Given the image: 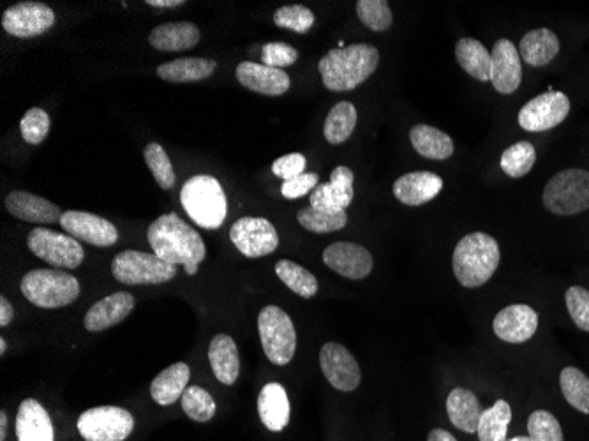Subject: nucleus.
I'll return each instance as SVG.
<instances>
[{
	"mask_svg": "<svg viewBox=\"0 0 589 441\" xmlns=\"http://www.w3.org/2000/svg\"><path fill=\"white\" fill-rule=\"evenodd\" d=\"M306 156H302L299 152L293 154H286V156L279 157L272 163V173L279 177V179L290 180L302 175L306 170Z\"/></svg>",
	"mask_w": 589,
	"mask_h": 441,
	"instance_id": "nucleus-49",
	"label": "nucleus"
},
{
	"mask_svg": "<svg viewBox=\"0 0 589 441\" xmlns=\"http://www.w3.org/2000/svg\"><path fill=\"white\" fill-rule=\"evenodd\" d=\"M16 438L18 441H53V424L43 404L36 399H25L16 415Z\"/></svg>",
	"mask_w": 589,
	"mask_h": 441,
	"instance_id": "nucleus-24",
	"label": "nucleus"
},
{
	"mask_svg": "<svg viewBox=\"0 0 589 441\" xmlns=\"http://www.w3.org/2000/svg\"><path fill=\"white\" fill-rule=\"evenodd\" d=\"M27 246L39 260L50 263L55 269H78L85 258L78 240L46 228H34L27 237Z\"/></svg>",
	"mask_w": 589,
	"mask_h": 441,
	"instance_id": "nucleus-10",
	"label": "nucleus"
},
{
	"mask_svg": "<svg viewBox=\"0 0 589 441\" xmlns=\"http://www.w3.org/2000/svg\"><path fill=\"white\" fill-rule=\"evenodd\" d=\"M323 263L339 276L357 281L373 272L374 260L364 246L353 242H336L323 251Z\"/></svg>",
	"mask_w": 589,
	"mask_h": 441,
	"instance_id": "nucleus-16",
	"label": "nucleus"
},
{
	"mask_svg": "<svg viewBox=\"0 0 589 441\" xmlns=\"http://www.w3.org/2000/svg\"><path fill=\"white\" fill-rule=\"evenodd\" d=\"M380 64L378 48L367 43L334 48L318 64L323 85L332 92H348L367 82Z\"/></svg>",
	"mask_w": 589,
	"mask_h": 441,
	"instance_id": "nucleus-2",
	"label": "nucleus"
},
{
	"mask_svg": "<svg viewBox=\"0 0 589 441\" xmlns=\"http://www.w3.org/2000/svg\"><path fill=\"white\" fill-rule=\"evenodd\" d=\"M299 59V52L288 43H267L261 48V60L265 66L283 69L293 66Z\"/></svg>",
	"mask_w": 589,
	"mask_h": 441,
	"instance_id": "nucleus-47",
	"label": "nucleus"
},
{
	"mask_svg": "<svg viewBox=\"0 0 589 441\" xmlns=\"http://www.w3.org/2000/svg\"><path fill=\"white\" fill-rule=\"evenodd\" d=\"M508 441H531V438L530 436H515V438H512V440Z\"/></svg>",
	"mask_w": 589,
	"mask_h": 441,
	"instance_id": "nucleus-55",
	"label": "nucleus"
},
{
	"mask_svg": "<svg viewBox=\"0 0 589 441\" xmlns=\"http://www.w3.org/2000/svg\"><path fill=\"white\" fill-rule=\"evenodd\" d=\"M145 163L149 166L150 173L154 175L161 189H172L177 182V175L173 170L172 161L166 154V150L159 143H149L143 150Z\"/></svg>",
	"mask_w": 589,
	"mask_h": 441,
	"instance_id": "nucleus-41",
	"label": "nucleus"
},
{
	"mask_svg": "<svg viewBox=\"0 0 589 441\" xmlns=\"http://www.w3.org/2000/svg\"><path fill=\"white\" fill-rule=\"evenodd\" d=\"M258 413L263 426L274 433H281L290 424V399L281 383H269L261 389Z\"/></svg>",
	"mask_w": 589,
	"mask_h": 441,
	"instance_id": "nucleus-25",
	"label": "nucleus"
},
{
	"mask_svg": "<svg viewBox=\"0 0 589 441\" xmlns=\"http://www.w3.org/2000/svg\"><path fill=\"white\" fill-rule=\"evenodd\" d=\"M80 292L78 279L64 270H30L22 279L23 297L43 309L69 306L80 297Z\"/></svg>",
	"mask_w": 589,
	"mask_h": 441,
	"instance_id": "nucleus-5",
	"label": "nucleus"
},
{
	"mask_svg": "<svg viewBox=\"0 0 589 441\" xmlns=\"http://www.w3.org/2000/svg\"><path fill=\"white\" fill-rule=\"evenodd\" d=\"M15 318V309L6 297L0 299V327H8Z\"/></svg>",
	"mask_w": 589,
	"mask_h": 441,
	"instance_id": "nucleus-50",
	"label": "nucleus"
},
{
	"mask_svg": "<svg viewBox=\"0 0 589 441\" xmlns=\"http://www.w3.org/2000/svg\"><path fill=\"white\" fill-rule=\"evenodd\" d=\"M443 179L433 172H411L394 182V196L410 207H420L440 195Z\"/></svg>",
	"mask_w": 589,
	"mask_h": 441,
	"instance_id": "nucleus-23",
	"label": "nucleus"
},
{
	"mask_svg": "<svg viewBox=\"0 0 589 441\" xmlns=\"http://www.w3.org/2000/svg\"><path fill=\"white\" fill-rule=\"evenodd\" d=\"M512 420V408L505 399H498L496 403L484 410L478 420L477 434L480 441H508V424Z\"/></svg>",
	"mask_w": 589,
	"mask_h": 441,
	"instance_id": "nucleus-35",
	"label": "nucleus"
},
{
	"mask_svg": "<svg viewBox=\"0 0 589 441\" xmlns=\"http://www.w3.org/2000/svg\"><path fill=\"white\" fill-rule=\"evenodd\" d=\"M209 360L217 380L223 385H233L240 373V359L237 344L226 334H217L210 341Z\"/></svg>",
	"mask_w": 589,
	"mask_h": 441,
	"instance_id": "nucleus-27",
	"label": "nucleus"
},
{
	"mask_svg": "<svg viewBox=\"0 0 589 441\" xmlns=\"http://www.w3.org/2000/svg\"><path fill=\"white\" fill-rule=\"evenodd\" d=\"M217 69L216 60L202 57H186V59L170 60L157 68V76L165 82L191 83L202 82L214 75Z\"/></svg>",
	"mask_w": 589,
	"mask_h": 441,
	"instance_id": "nucleus-28",
	"label": "nucleus"
},
{
	"mask_svg": "<svg viewBox=\"0 0 589 441\" xmlns=\"http://www.w3.org/2000/svg\"><path fill=\"white\" fill-rule=\"evenodd\" d=\"M455 59L471 78H475L478 82H491V75H493L491 52L477 39H459L455 45Z\"/></svg>",
	"mask_w": 589,
	"mask_h": 441,
	"instance_id": "nucleus-30",
	"label": "nucleus"
},
{
	"mask_svg": "<svg viewBox=\"0 0 589 441\" xmlns=\"http://www.w3.org/2000/svg\"><path fill=\"white\" fill-rule=\"evenodd\" d=\"M493 60V82L494 89L498 90L503 96L514 94L519 89L522 82V64L519 59V50L515 48L512 41L508 39H498L491 52Z\"/></svg>",
	"mask_w": 589,
	"mask_h": 441,
	"instance_id": "nucleus-19",
	"label": "nucleus"
},
{
	"mask_svg": "<svg viewBox=\"0 0 589 441\" xmlns=\"http://www.w3.org/2000/svg\"><path fill=\"white\" fill-rule=\"evenodd\" d=\"M321 371L327 382L341 392H353L362 382L357 360L343 344H323L320 352Z\"/></svg>",
	"mask_w": 589,
	"mask_h": 441,
	"instance_id": "nucleus-14",
	"label": "nucleus"
},
{
	"mask_svg": "<svg viewBox=\"0 0 589 441\" xmlns=\"http://www.w3.org/2000/svg\"><path fill=\"white\" fill-rule=\"evenodd\" d=\"M500 244L487 233L475 232L466 235L455 246L454 274L464 288L485 285L500 265Z\"/></svg>",
	"mask_w": 589,
	"mask_h": 441,
	"instance_id": "nucleus-3",
	"label": "nucleus"
},
{
	"mask_svg": "<svg viewBox=\"0 0 589 441\" xmlns=\"http://www.w3.org/2000/svg\"><path fill=\"white\" fill-rule=\"evenodd\" d=\"M200 41V29L193 22L163 23L149 34V43L159 52H184Z\"/></svg>",
	"mask_w": 589,
	"mask_h": 441,
	"instance_id": "nucleus-26",
	"label": "nucleus"
},
{
	"mask_svg": "<svg viewBox=\"0 0 589 441\" xmlns=\"http://www.w3.org/2000/svg\"><path fill=\"white\" fill-rule=\"evenodd\" d=\"M494 334L501 341L510 344H522L530 341L538 329V314L533 307L526 304H514V306L501 309L496 314L493 323Z\"/></svg>",
	"mask_w": 589,
	"mask_h": 441,
	"instance_id": "nucleus-17",
	"label": "nucleus"
},
{
	"mask_svg": "<svg viewBox=\"0 0 589 441\" xmlns=\"http://www.w3.org/2000/svg\"><path fill=\"white\" fill-rule=\"evenodd\" d=\"M537 163V150L530 142H517L501 154V170L512 179H521Z\"/></svg>",
	"mask_w": 589,
	"mask_h": 441,
	"instance_id": "nucleus-38",
	"label": "nucleus"
},
{
	"mask_svg": "<svg viewBox=\"0 0 589 441\" xmlns=\"http://www.w3.org/2000/svg\"><path fill=\"white\" fill-rule=\"evenodd\" d=\"M6 210L16 219H22L27 223H38V225H55L60 223L59 207L55 203L48 202L38 195H30L25 191H13L6 196Z\"/></svg>",
	"mask_w": 589,
	"mask_h": 441,
	"instance_id": "nucleus-22",
	"label": "nucleus"
},
{
	"mask_svg": "<svg viewBox=\"0 0 589 441\" xmlns=\"http://www.w3.org/2000/svg\"><path fill=\"white\" fill-rule=\"evenodd\" d=\"M570 113V99L558 90H549L531 99L519 112V126L530 133H544L560 126Z\"/></svg>",
	"mask_w": 589,
	"mask_h": 441,
	"instance_id": "nucleus-11",
	"label": "nucleus"
},
{
	"mask_svg": "<svg viewBox=\"0 0 589 441\" xmlns=\"http://www.w3.org/2000/svg\"><path fill=\"white\" fill-rule=\"evenodd\" d=\"M60 226L73 239L87 242L90 246L110 247L119 240L117 228L108 219L89 212L69 210L60 217Z\"/></svg>",
	"mask_w": 589,
	"mask_h": 441,
	"instance_id": "nucleus-15",
	"label": "nucleus"
},
{
	"mask_svg": "<svg viewBox=\"0 0 589 441\" xmlns=\"http://www.w3.org/2000/svg\"><path fill=\"white\" fill-rule=\"evenodd\" d=\"M447 413L448 419L457 429L473 434L477 433L478 420L484 410L471 390L459 387L448 394Z\"/></svg>",
	"mask_w": 589,
	"mask_h": 441,
	"instance_id": "nucleus-29",
	"label": "nucleus"
},
{
	"mask_svg": "<svg viewBox=\"0 0 589 441\" xmlns=\"http://www.w3.org/2000/svg\"><path fill=\"white\" fill-rule=\"evenodd\" d=\"M135 309V297L131 293L117 292L99 300L85 314V329L103 332L124 322Z\"/></svg>",
	"mask_w": 589,
	"mask_h": 441,
	"instance_id": "nucleus-21",
	"label": "nucleus"
},
{
	"mask_svg": "<svg viewBox=\"0 0 589 441\" xmlns=\"http://www.w3.org/2000/svg\"><path fill=\"white\" fill-rule=\"evenodd\" d=\"M57 22L50 6L41 2H20L4 11L2 27L9 36L20 39L38 38Z\"/></svg>",
	"mask_w": 589,
	"mask_h": 441,
	"instance_id": "nucleus-13",
	"label": "nucleus"
},
{
	"mask_svg": "<svg viewBox=\"0 0 589 441\" xmlns=\"http://www.w3.org/2000/svg\"><path fill=\"white\" fill-rule=\"evenodd\" d=\"M112 274L122 285H163L177 276V267L154 253L129 249L113 258Z\"/></svg>",
	"mask_w": 589,
	"mask_h": 441,
	"instance_id": "nucleus-8",
	"label": "nucleus"
},
{
	"mask_svg": "<svg viewBox=\"0 0 589 441\" xmlns=\"http://www.w3.org/2000/svg\"><path fill=\"white\" fill-rule=\"evenodd\" d=\"M563 396L575 410L589 415V378L577 367H565L560 374Z\"/></svg>",
	"mask_w": 589,
	"mask_h": 441,
	"instance_id": "nucleus-37",
	"label": "nucleus"
},
{
	"mask_svg": "<svg viewBox=\"0 0 589 441\" xmlns=\"http://www.w3.org/2000/svg\"><path fill=\"white\" fill-rule=\"evenodd\" d=\"M560 48V39L552 30L535 29L522 38L519 53L533 68H542L560 53Z\"/></svg>",
	"mask_w": 589,
	"mask_h": 441,
	"instance_id": "nucleus-32",
	"label": "nucleus"
},
{
	"mask_svg": "<svg viewBox=\"0 0 589 441\" xmlns=\"http://www.w3.org/2000/svg\"><path fill=\"white\" fill-rule=\"evenodd\" d=\"M357 15L367 29L383 32L390 29L394 16L387 0H358Z\"/></svg>",
	"mask_w": 589,
	"mask_h": 441,
	"instance_id": "nucleus-42",
	"label": "nucleus"
},
{
	"mask_svg": "<svg viewBox=\"0 0 589 441\" xmlns=\"http://www.w3.org/2000/svg\"><path fill=\"white\" fill-rule=\"evenodd\" d=\"M152 253L170 265H182L187 276L198 272L207 249L200 233L187 225L177 214H163L149 226L147 232Z\"/></svg>",
	"mask_w": 589,
	"mask_h": 441,
	"instance_id": "nucleus-1",
	"label": "nucleus"
},
{
	"mask_svg": "<svg viewBox=\"0 0 589 441\" xmlns=\"http://www.w3.org/2000/svg\"><path fill=\"white\" fill-rule=\"evenodd\" d=\"M353 179L355 175L348 166H337L330 173V182H321L311 193V207L325 212L348 209L353 202Z\"/></svg>",
	"mask_w": 589,
	"mask_h": 441,
	"instance_id": "nucleus-18",
	"label": "nucleus"
},
{
	"mask_svg": "<svg viewBox=\"0 0 589 441\" xmlns=\"http://www.w3.org/2000/svg\"><path fill=\"white\" fill-rule=\"evenodd\" d=\"M6 431H8V417L6 412L0 413V441L6 440Z\"/></svg>",
	"mask_w": 589,
	"mask_h": 441,
	"instance_id": "nucleus-53",
	"label": "nucleus"
},
{
	"mask_svg": "<svg viewBox=\"0 0 589 441\" xmlns=\"http://www.w3.org/2000/svg\"><path fill=\"white\" fill-rule=\"evenodd\" d=\"M135 429V417L119 406H97L78 419V433L85 441H124Z\"/></svg>",
	"mask_w": 589,
	"mask_h": 441,
	"instance_id": "nucleus-9",
	"label": "nucleus"
},
{
	"mask_svg": "<svg viewBox=\"0 0 589 441\" xmlns=\"http://www.w3.org/2000/svg\"><path fill=\"white\" fill-rule=\"evenodd\" d=\"M230 239L247 258L270 255L279 246V233L265 217H242L233 223Z\"/></svg>",
	"mask_w": 589,
	"mask_h": 441,
	"instance_id": "nucleus-12",
	"label": "nucleus"
},
{
	"mask_svg": "<svg viewBox=\"0 0 589 441\" xmlns=\"http://www.w3.org/2000/svg\"><path fill=\"white\" fill-rule=\"evenodd\" d=\"M545 209L556 216H575L589 209V172L570 168L556 173L544 189Z\"/></svg>",
	"mask_w": 589,
	"mask_h": 441,
	"instance_id": "nucleus-6",
	"label": "nucleus"
},
{
	"mask_svg": "<svg viewBox=\"0 0 589 441\" xmlns=\"http://www.w3.org/2000/svg\"><path fill=\"white\" fill-rule=\"evenodd\" d=\"M531 441H565L558 419L545 410H537L528 419Z\"/></svg>",
	"mask_w": 589,
	"mask_h": 441,
	"instance_id": "nucleus-44",
	"label": "nucleus"
},
{
	"mask_svg": "<svg viewBox=\"0 0 589 441\" xmlns=\"http://www.w3.org/2000/svg\"><path fill=\"white\" fill-rule=\"evenodd\" d=\"M191 369L184 362H177L173 366L166 367L165 371L157 374L150 385V396L161 406H170L182 399L189 383Z\"/></svg>",
	"mask_w": 589,
	"mask_h": 441,
	"instance_id": "nucleus-31",
	"label": "nucleus"
},
{
	"mask_svg": "<svg viewBox=\"0 0 589 441\" xmlns=\"http://www.w3.org/2000/svg\"><path fill=\"white\" fill-rule=\"evenodd\" d=\"M410 140L413 149L417 150L420 156L433 161H445L454 154V142L452 138L443 133L441 129L425 124H417L411 128Z\"/></svg>",
	"mask_w": 589,
	"mask_h": 441,
	"instance_id": "nucleus-33",
	"label": "nucleus"
},
{
	"mask_svg": "<svg viewBox=\"0 0 589 441\" xmlns=\"http://www.w3.org/2000/svg\"><path fill=\"white\" fill-rule=\"evenodd\" d=\"M276 274L291 292L297 293L302 299H311L320 288L318 279L309 270L291 260H279L276 263Z\"/></svg>",
	"mask_w": 589,
	"mask_h": 441,
	"instance_id": "nucleus-36",
	"label": "nucleus"
},
{
	"mask_svg": "<svg viewBox=\"0 0 589 441\" xmlns=\"http://www.w3.org/2000/svg\"><path fill=\"white\" fill-rule=\"evenodd\" d=\"M318 186H320V175L318 173H302L295 179L284 180L281 193H283L284 198L295 200V198H302V196L313 193Z\"/></svg>",
	"mask_w": 589,
	"mask_h": 441,
	"instance_id": "nucleus-48",
	"label": "nucleus"
},
{
	"mask_svg": "<svg viewBox=\"0 0 589 441\" xmlns=\"http://www.w3.org/2000/svg\"><path fill=\"white\" fill-rule=\"evenodd\" d=\"M180 203L196 225L205 230H217L223 226L228 203L223 186L216 177L194 175L180 191Z\"/></svg>",
	"mask_w": 589,
	"mask_h": 441,
	"instance_id": "nucleus-4",
	"label": "nucleus"
},
{
	"mask_svg": "<svg viewBox=\"0 0 589 441\" xmlns=\"http://www.w3.org/2000/svg\"><path fill=\"white\" fill-rule=\"evenodd\" d=\"M50 124L52 122H50V117L45 110L30 108L20 122L23 140L29 145H39V143L45 142L46 136L50 133Z\"/></svg>",
	"mask_w": 589,
	"mask_h": 441,
	"instance_id": "nucleus-45",
	"label": "nucleus"
},
{
	"mask_svg": "<svg viewBox=\"0 0 589 441\" xmlns=\"http://www.w3.org/2000/svg\"><path fill=\"white\" fill-rule=\"evenodd\" d=\"M565 302L572 322L584 332H589V290L582 286H570L565 293Z\"/></svg>",
	"mask_w": 589,
	"mask_h": 441,
	"instance_id": "nucleus-46",
	"label": "nucleus"
},
{
	"mask_svg": "<svg viewBox=\"0 0 589 441\" xmlns=\"http://www.w3.org/2000/svg\"><path fill=\"white\" fill-rule=\"evenodd\" d=\"M300 225L306 228L307 232L332 233L343 230L348 225V214L346 210L339 212H325V210L313 209L311 205L306 209H300L297 214Z\"/></svg>",
	"mask_w": 589,
	"mask_h": 441,
	"instance_id": "nucleus-39",
	"label": "nucleus"
},
{
	"mask_svg": "<svg viewBox=\"0 0 589 441\" xmlns=\"http://www.w3.org/2000/svg\"><path fill=\"white\" fill-rule=\"evenodd\" d=\"M147 4L152 8H177V6H184V0H147Z\"/></svg>",
	"mask_w": 589,
	"mask_h": 441,
	"instance_id": "nucleus-51",
	"label": "nucleus"
},
{
	"mask_svg": "<svg viewBox=\"0 0 589 441\" xmlns=\"http://www.w3.org/2000/svg\"><path fill=\"white\" fill-rule=\"evenodd\" d=\"M8 350V343H6V339H0V355H4Z\"/></svg>",
	"mask_w": 589,
	"mask_h": 441,
	"instance_id": "nucleus-54",
	"label": "nucleus"
},
{
	"mask_svg": "<svg viewBox=\"0 0 589 441\" xmlns=\"http://www.w3.org/2000/svg\"><path fill=\"white\" fill-rule=\"evenodd\" d=\"M235 76L246 89L263 96H283L291 87L290 76L283 69L270 68L258 62H240Z\"/></svg>",
	"mask_w": 589,
	"mask_h": 441,
	"instance_id": "nucleus-20",
	"label": "nucleus"
},
{
	"mask_svg": "<svg viewBox=\"0 0 589 441\" xmlns=\"http://www.w3.org/2000/svg\"><path fill=\"white\" fill-rule=\"evenodd\" d=\"M182 410L194 422H209L216 415V401L207 390L202 387H187L182 394Z\"/></svg>",
	"mask_w": 589,
	"mask_h": 441,
	"instance_id": "nucleus-40",
	"label": "nucleus"
},
{
	"mask_svg": "<svg viewBox=\"0 0 589 441\" xmlns=\"http://www.w3.org/2000/svg\"><path fill=\"white\" fill-rule=\"evenodd\" d=\"M357 108L351 105L350 101H341L336 106H332L325 126H323V135L327 142L332 145H341L346 142L357 126Z\"/></svg>",
	"mask_w": 589,
	"mask_h": 441,
	"instance_id": "nucleus-34",
	"label": "nucleus"
},
{
	"mask_svg": "<svg viewBox=\"0 0 589 441\" xmlns=\"http://www.w3.org/2000/svg\"><path fill=\"white\" fill-rule=\"evenodd\" d=\"M313 11L306 6H284L274 13V23L281 29L293 30L297 34H306L314 25Z\"/></svg>",
	"mask_w": 589,
	"mask_h": 441,
	"instance_id": "nucleus-43",
	"label": "nucleus"
},
{
	"mask_svg": "<svg viewBox=\"0 0 589 441\" xmlns=\"http://www.w3.org/2000/svg\"><path fill=\"white\" fill-rule=\"evenodd\" d=\"M427 441H457L455 440V436L445 431V429H433L429 436H427Z\"/></svg>",
	"mask_w": 589,
	"mask_h": 441,
	"instance_id": "nucleus-52",
	"label": "nucleus"
},
{
	"mask_svg": "<svg viewBox=\"0 0 589 441\" xmlns=\"http://www.w3.org/2000/svg\"><path fill=\"white\" fill-rule=\"evenodd\" d=\"M258 332L267 359L276 366L290 364L297 352V330L281 307L267 306L261 309Z\"/></svg>",
	"mask_w": 589,
	"mask_h": 441,
	"instance_id": "nucleus-7",
	"label": "nucleus"
}]
</instances>
